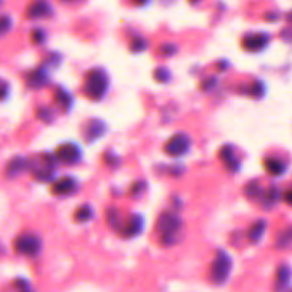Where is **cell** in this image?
<instances>
[{
  "mask_svg": "<svg viewBox=\"0 0 292 292\" xmlns=\"http://www.w3.org/2000/svg\"><path fill=\"white\" fill-rule=\"evenodd\" d=\"M109 88V77L103 69H93L87 73L84 90L93 100H100Z\"/></svg>",
  "mask_w": 292,
  "mask_h": 292,
  "instance_id": "6da1fadb",
  "label": "cell"
},
{
  "mask_svg": "<svg viewBox=\"0 0 292 292\" xmlns=\"http://www.w3.org/2000/svg\"><path fill=\"white\" fill-rule=\"evenodd\" d=\"M233 268V259L231 256L226 254L225 251L219 249L215 255L214 264H212V281L215 284H224L228 277H230V272Z\"/></svg>",
  "mask_w": 292,
  "mask_h": 292,
  "instance_id": "7a4b0ae2",
  "label": "cell"
},
{
  "mask_svg": "<svg viewBox=\"0 0 292 292\" xmlns=\"http://www.w3.org/2000/svg\"><path fill=\"white\" fill-rule=\"evenodd\" d=\"M15 248L19 254L33 256L36 255L42 248V240L37 237L36 234H22L15 241Z\"/></svg>",
  "mask_w": 292,
  "mask_h": 292,
  "instance_id": "3957f363",
  "label": "cell"
},
{
  "mask_svg": "<svg viewBox=\"0 0 292 292\" xmlns=\"http://www.w3.org/2000/svg\"><path fill=\"white\" fill-rule=\"evenodd\" d=\"M157 230L163 235V240H173L175 234L181 230V219L174 214L164 212V214H161V217L158 218Z\"/></svg>",
  "mask_w": 292,
  "mask_h": 292,
  "instance_id": "277c9868",
  "label": "cell"
},
{
  "mask_svg": "<svg viewBox=\"0 0 292 292\" xmlns=\"http://www.w3.org/2000/svg\"><path fill=\"white\" fill-rule=\"evenodd\" d=\"M191 140L185 134H175L166 144V153L171 157H180L190 150Z\"/></svg>",
  "mask_w": 292,
  "mask_h": 292,
  "instance_id": "5b68a950",
  "label": "cell"
},
{
  "mask_svg": "<svg viewBox=\"0 0 292 292\" xmlns=\"http://www.w3.org/2000/svg\"><path fill=\"white\" fill-rule=\"evenodd\" d=\"M54 168H56V166H54L53 157L49 155V154H44L43 160L35 164L33 173L39 180H51L53 175H54Z\"/></svg>",
  "mask_w": 292,
  "mask_h": 292,
  "instance_id": "8992f818",
  "label": "cell"
},
{
  "mask_svg": "<svg viewBox=\"0 0 292 292\" xmlns=\"http://www.w3.org/2000/svg\"><path fill=\"white\" fill-rule=\"evenodd\" d=\"M56 157L58 160L64 161L67 164H73V163H77L80 160L81 157V150L80 147L76 146L73 143H67V144H63L57 150L56 153Z\"/></svg>",
  "mask_w": 292,
  "mask_h": 292,
  "instance_id": "52a82bcc",
  "label": "cell"
},
{
  "mask_svg": "<svg viewBox=\"0 0 292 292\" xmlns=\"http://www.w3.org/2000/svg\"><path fill=\"white\" fill-rule=\"evenodd\" d=\"M271 37L268 33H255L244 39V47L249 51H259L265 49L270 43Z\"/></svg>",
  "mask_w": 292,
  "mask_h": 292,
  "instance_id": "ba28073f",
  "label": "cell"
},
{
  "mask_svg": "<svg viewBox=\"0 0 292 292\" xmlns=\"http://www.w3.org/2000/svg\"><path fill=\"white\" fill-rule=\"evenodd\" d=\"M51 13H53V8L50 6V3L43 2V0L31 3L29 8H27V12H26V15H27V17H30V19L47 17V16H50Z\"/></svg>",
  "mask_w": 292,
  "mask_h": 292,
  "instance_id": "9c48e42d",
  "label": "cell"
},
{
  "mask_svg": "<svg viewBox=\"0 0 292 292\" xmlns=\"http://www.w3.org/2000/svg\"><path fill=\"white\" fill-rule=\"evenodd\" d=\"M107 132V127L102 120H90L87 124V130L84 133L87 141H94V140L103 137V134Z\"/></svg>",
  "mask_w": 292,
  "mask_h": 292,
  "instance_id": "30bf717a",
  "label": "cell"
},
{
  "mask_svg": "<svg viewBox=\"0 0 292 292\" xmlns=\"http://www.w3.org/2000/svg\"><path fill=\"white\" fill-rule=\"evenodd\" d=\"M77 188V181L72 178V177H64L61 180H58L53 184V192L58 194V196H64V194H70Z\"/></svg>",
  "mask_w": 292,
  "mask_h": 292,
  "instance_id": "8fae6325",
  "label": "cell"
},
{
  "mask_svg": "<svg viewBox=\"0 0 292 292\" xmlns=\"http://www.w3.org/2000/svg\"><path fill=\"white\" fill-rule=\"evenodd\" d=\"M143 226H144V219L141 215H133L132 219L128 221V224L123 228V234L125 237H134V235H139L143 231Z\"/></svg>",
  "mask_w": 292,
  "mask_h": 292,
  "instance_id": "7c38bea8",
  "label": "cell"
},
{
  "mask_svg": "<svg viewBox=\"0 0 292 292\" xmlns=\"http://www.w3.org/2000/svg\"><path fill=\"white\" fill-rule=\"evenodd\" d=\"M219 155H221V160L225 163V166L230 168L231 171H237V170L240 168V161L237 158V155L234 154L231 147H222Z\"/></svg>",
  "mask_w": 292,
  "mask_h": 292,
  "instance_id": "4fadbf2b",
  "label": "cell"
},
{
  "mask_svg": "<svg viewBox=\"0 0 292 292\" xmlns=\"http://www.w3.org/2000/svg\"><path fill=\"white\" fill-rule=\"evenodd\" d=\"M264 166L271 175H282L286 170V164L278 158H267Z\"/></svg>",
  "mask_w": 292,
  "mask_h": 292,
  "instance_id": "5bb4252c",
  "label": "cell"
},
{
  "mask_svg": "<svg viewBox=\"0 0 292 292\" xmlns=\"http://www.w3.org/2000/svg\"><path fill=\"white\" fill-rule=\"evenodd\" d=\"M47 72H46V69L44 67H40V69H37L35 70L33 73L29 76V86L31 87H42L44 86L46 83H47Z\"/></svg>",
  "mask_w": 292,
  "mask_h": 292,
  "instance_id": "9a60e30c",
  "label": "cell"
},
{
  "mask_svg": "<svg viewBox=\"0 0 292 292\" xmlns=\"http://www.w3.org/2000/svg\"><path fill=\"white\" fill-rule=\"evenodd\" d=\"M265 230H267V221H264V219L256 221L255 224L251 226V230H249V233H248L249 241L251 242L261 241V238H263Z\"/></svg>",
  "mask_w": 292,
  "mask_h": 292,
  "instance_id": "2e32d148",
  "label": "cell"
},
{
  "mask_svg": "<svg viewBox=\"0 0 292 292\" xmlns=\"http://www.w3.org/2000/svg\"><path fill=\"white\" fill-rule=\"evenodd\" d=\"M26 167H27V161H26V158H23V157H16V158H13V160L9 163L8 175L15 177V175H17L19 173H22Z\"/></svg>",
  "mask_w": 292,
  "mask_h": 292,
  "instance_id": "e0dca14e",
  "label": "cell"
},
{
  "mask_svg": "<svg viewBox=\"0 0 292 292\" xmlns=\"http://www.w3.org/2000/svg\"><path fill=\"white\" fill-rule=\"evenodd\" d=\"M56 102H57L58 106H61L64 110H69L73 104V97L64 88H58V91L56 93Z\"/></svg>",
  "mask_w": 292,
  "mask_h": 292,
  "instance_id": "ac0fdd59",
  "label": "cell"
},
{
  "mask_svg": "<svg viewBox=\"0 0 292 292\" xmlns=\"http://www.w3.org/2000/svg\"><path fill=\"white\" fill-rule=\"evenodd\" d=\"M292 278V270L288 267V265H282L279 267L277 274V279H278V285L279 286H286V284H289Z\"/></svg>",
  "mask_w": 292,
  "mask_h": 292,
  "instance_id": "d6986e66",
  "label": "cell"
},
{
  "mask_svg": "<svg viewBox=\"0 0 292 292\" xmlns=\"http://www.w3.org/2000/svg\"><path fill=\"white\" fill-rule=\"evenodd\" d=\"M264 205H267V208H270L279 200V190L277 187H271L270 190L265 191L263 194Z\"/></svg>",
  "mask_w": 292,
  "mask_h": 292,
  "instance_id": "ffe728a7",
  "label": "cell"
},
{
  "mask_svg": "<svg viewBox=\"0 0 292 292\" xmlns=\"http://www.w3.org/2000/svg\"><path fill=\"white\" fill-rule=\"evenodd\" d=\"M93 217V208L90 205H83L76 212V221L79 222H87Z\"/></svg>",
  "mask_w": 292,
  "mask_h": 292,
  "instance_id": "44dd1931",
  "label": "cell"
},
{
  "mask_svg": "<svg viewBox=\"0 0 292 292\" xmlns=\"http://www.w3.org/2000/svg\"><path fill=\"white\" fill-rule=\"evenodd\" d=\"M291 244H292V228H288V230H285L284 233L278 237L277 247L279 249H282L286 248V247H289Z\"/></svg>",
  "mask_w": 292,
  "mask_h": 292,
  "instance_id": "7402d4cb",
  "label": "cell"
},
{
  "mask_svg": "<svg viewBox=\"0 0 292 292\" xmlns=\"http://www.w3.org/2000/svg\"><path fill=\"white\" fill-rule=\"evenodd\" d=\"M245 194H247V197L249 198H258L263 196L264 191L258 183H251L248 184V187L245 188Z\"/></svg>",
  "mask_w": 292,
  "mask_h": 292,
  "instance_id": "603a6c76",
  "label": "cell"
},
{
  "mask_svg": "<svg viewBox=\"0 0 292 292\" xmlns=\"http://www.w3.org/2000/svg\"><path fill=\"white\" fill-rule=\"evenodd\" d=\"M249 93L252 95H255V97H263L264 93H265V84L259 80L254 81L252 87L249 88Z\"/></svg>",
  "mask_w": 292,
  "mask_h": 292,
  "instance_id": "cb8c5ba5",
  "label": "cell"
},
{
  "mask_svg": "<svg viewBox=\"0 0 292 292\" xmlns=\"http://www.w3.org/2000/svg\"><path fill=\"white\" fill-rule=\"evenodd\" d=\"M147 49V40H144L143 37H136L132 43V50L136 53L144 51Z\"/></svg>",
  "mask_w": 292,
  "mask_h": 292,
  "instance_id": "d4e9b609",
  "label": "cell"
},
{
  "mask_svg": "<svg viewBox=\"0 0 292 292\" xmlns=\"http://www.w3.org/2000/svg\"><path fill=\"white\" fill-rule=\"evenodd\" d=\"M12 26V19L9 16H0V35H3L5 31H8Z\"/></svg>",
  "mask_w": 292,
  "mask_h": 292,
  "instance_id": "484cf974",
  "label": "cell"
},
{
  "mask_svg": "<svg viewBox=\"0 0 292 292\" xmlns=\"http://www.w3.org/2000/svg\"><path fill=\"white\" fill-rule=\"evenodd\" d=\"M155 77H157V80L167 81L168 77H170V73H168L164 67H160V69H157V72H155Z\"/></svg>",
  "mask_w": 292,
  "mask_h": 292,
  "instance_id": "4316f807",
  "label": "cell"
},
{
  "mask_svg": "<svg viewBox=\"0 0 292 292\" xmlns=\"http://www.w3.org/2000/svg\"><path fill=\"white\" fill-rule=\"evenodd\" d=\"M16 284H17V288L20 289V292H33L31 291V288H30L29 282L24 281V279H17Z\"/></svg>",
  "mask_w": 292,
  "mask_h": 292,
  "instance_id": "83f0119b",
  "label": "cell"
},
{
  "mask_svg": "<svg viewBox=\"0 0 292 292\" xmlns=\"http://www.w3.org/2000/svg\"><path fill=\"white\" fill-rule=\"evenodd\" d=\"M37 113H39V117H40L42 120H44V121H49L51 117H53V116H51V111L49 109H47V107H43V109H40L39 111H37Z\"/></svg>",
  "mask_w": 292,
  "mask_h": 292,
  "instance_id": "f1b7e54d",
  "label": "cell"
},
{
  "mask_svg": "<svg viewBox=\"0 0 292 292\" xmlns=\"http://www.w3.org/2000/svg\"><path fill=\"white\" fill-rule=\"evenodd\" d=\"M31 39L36 42V43H39V42H42L44 39V33H43V30H40V29H36V30H33V33H31Z\"/></svg>",
  "mask_w": 292,
  "mask_h": 292,
  "instance_id": "f546056e",
  "label": "cell"
},
{
  "mask_svg": "<svg viewBox=\"0 0 292 292\" xmlns=\"http://www.w3.org/2000/svg\"><path fill=\"white\" fill-rule=\"evenodd\" d=\"M143 188H144V183H143V181H139L137 184H134V185H133V188H132L133 196H134V194H136V196H137V194H140V192L143 191Z\"/></svg>",
  "mask_w": 292,
  "mask_h": 292,
  "instance_id": "4dcf8cb0",
  "label": "cell"
},
{
  "mask_svg": "<svg viewBox=\"0 0 292 292\" xmlns=\"http://www.w3.org/2000/svg\"><path fill=\"white\" fill-rule=\"evenodd\" d=\"M173 44H164L163 46V49H161V53H164V54H173V53H175V47H171Z\"/></svg>",
  "mask_w": 292,
  "mask_h": 292,
  "instance_id": "1f68e13d",
  "label": "cell"
},
{
  "mask_svg": "<svg viewBox=\"0 0 292 292\" xmlns=\"http://www.w3.org/2000/svg\"><path fill=\"white\" fill-rule=\"evenodd\" d=\"M8 91H9L8 84H6V83H0V100L5 99V97L8 95Z\"/></svg>",
  "mask_w": 292,
  "mask_h": 292,
  "instance_id": "d6a6232c",
  "label": "cell"
},
{
  "mask_svg": "<svg viewBox=\"0 0 292 292\" xmlns=\"http://www.w3.org/2000/svg\"><path fill=\"white\" fill-rule=\"evenodd\" d=\"M284 198H285V201H286L288 204L292 205V190L286 191V192H285Z\"/></svg>",
  "mask_w": 292,
  "mask_h": 292,
  "instance_id": "836d02e7",
  "label": "cell"
},
{
  "mask_svg": "<svg viewBox=\"0 0 292 292\" xmlns=\"http://www.w3.org/2000/svg\"><path fill=\"white\" fill-rule=\"evenodd\" d=\"M267 19H271V20H275V19H278V15H267Z\"/></svg>",
  "mask_w": 292,
  "mask_h": 292,
  "instance_id": "e575fe53",
  "label": "cell"
},
{
  "mask_svg": "<svg viewBox=\"0 0 292 292\" xmlns=\"http://www.w3.org/2000/svg\"><path fill=\"white\" fill-rule=\"evenodd\" d=\"M286 19H288V20H289V22L292 23V12H289V13H288V16H286Z\"/></svg>",
  "mask_w": 292,
  "mask_h": 292,
  "instance_id": "d590c367",
  "label": "cell"
}]
</instances>
